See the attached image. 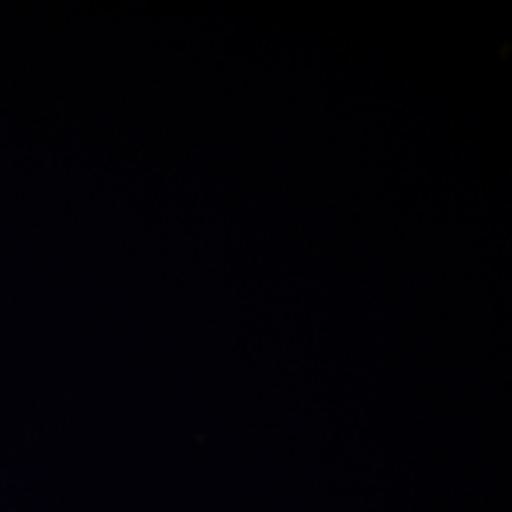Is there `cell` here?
Masks as SVG:
<instances>
[]
</instances>
